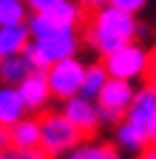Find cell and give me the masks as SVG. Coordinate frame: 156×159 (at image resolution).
<instances>
[{"instance_id": "obj_1", "label": "cell", "mask_w": 156, "mask_h": 159, "mask_svg": "<svg viewBox=\"0 0 156 159\" xmlns=\"http://www.w3.org/2000/svg\"><path fill=\"white\" fill-rule=\"evenodd\" d=\"M145 28L137 22V14H129L123 8H115V6H101L91 11L88 19V28L82 33V41L93 49L99 58H104L109 52L126 44V41H134L137 36H142Z\"/></svg>"}, {"instance_id": "obj_2", "label": "cell", "mask_w": 156, "mask_h": 159, "mask_svg": "<svg viewBox=\"0 0 156 159\" xmlns=\"http://www.w3.org/2000/svg\"><path fill=\"white\" fill-rule=\"evenodd\" d=\"M79 47H82V36L77 33V28H66V30L49 33L44 39H30V44L25 47V58L30 61L33 69L47 71L52 63L63 58L79 55Z\"/></svg>"}, {"instance_id": "obj_3", "label": "cell", "mask_w": 156, "mask_h": 159, "mask_svg": "<svg viewBox=\"0 0 156 159\" xmlns=\"http://www.w3.org/2000/svg\"><path fill=\"white\" fill-rule=\"evenodd\" d=\"M38 121H41V148H44L52 159L55 157H66L71 148H77V145L85 140V134H82L60 110L41 112Z\"/></svg>"}, {"instance_id": "obj_4", "label": "cell", "mask_w": 156, "mask_h": 159, "mask_svg": "<svg viewBox=\"0 0 156 159\" xmlns=\"http://www.w3.org/2000/svg\"><path fill=\"white\" fill-rule=\"evenodd\" d=\"M104 69L109 71V77L118 80H129V82H137V80L148 77V66H151V49L142 47L140 41H126L115 52H109L101 58Z\"/></svg>"}, {"instance_id": "obj_5", "label": "cell", "mask_w": 156, "mask_h": 159, "mask_svg": "<svg viewBox=\"0 0 156 159\" xmlns=\"http://www.w3.org/2000/svg\"><path fill=\"white\" fill-rule=\"evenodd\" d=\"M85 66L79 61V55H71V58H63L58 63H52L47 69V80L49 88H52V96L63 102L69 96H77L82 91V77H85Z\"/></svg>"}, {"instance_id": "obj_6", "label": "cell", "mask_w": 156, "mask_h": 159, "mask_svg": "<svg viewBox=\"0 0 156 159\" xmlns=\"http://www.w3.org/2000/svg\"><path fill=\"white\" fill-rule=\"evenodd\" d=\"M60 112L85 134V137L93 134L96 129L101 126V121H99V102L91 99V96H85V93L63 99L60 102Z\"/></svg>"}, {"instance_id": "obj_7", "label": "cell", "mask_w": 156, "mask_h": 159, "mask_svg": "<svg viewBox=\"0 0 156 159\" xmlns=\"http://www.w3.org/2000/svg\"><path fill=\"white\" fill-rule=\"evenodd\" d=\"M16 91H19V96H22V102H25V107H28L30 115L47 112V107L55 99L52 88H49V80H47V71H41V69H33L30 74L16 85Z\"/></svg>"}, {"instance_id": "obj_8", "label": "cell", "mask_w": 156, "mask_h": 159, "mask_svg": "<svg viewBox=\"0 0 156 159\" xmlns=\"http://www.w3.org/2000/svg\"><path fill=\"white\" fill-rule=\"evenodd\" d=\"M134 82H129V80H118V77H109L104 82V88H101V93L96 96V102H99V107H107V110H118L123 112L129 110V104H131V99H134Z\"/></svg>"}, {"instance_id": "obj_9", "label": "cell", "mask_w": 156, "mask_h": 159, "mask_svg": "<svg viewBox=\"0 0 156 159\" xmlns=\"http://www.w3.org/2000/svg\"><path fill=\"white\" fill-rule=\"evenodd\" d=\"M156 115V85H142L134 91V99H131V104H129V110H126V121H131V124H137V126L148 129L151 126V121H154Z\"/></svg>"}, {"instance_id": "obj_10", "label": "cell", "mask_w": 156, "mask_h": 159, "mask_svg": "<svg viewBox=\"0 0 156 159\" xmlns=\"http://www.w3.org/2000/svg\"><path fill=\"white\" fill-rule=\"evenodd\" d=\"M112 140L115 145L126 151V154H140L145 145L151 143V134H148V129L137 126V124H131V121H121V124H115V134H112Z\"/></svg>"}, {"instance_id": "obj_11", "label": "cell", "mask_w": 156, "mask_h": 159, "mask_svg": "<svg viewBox=\"0 0 156 159\" xmlns=\"http://www.w3.org/2000/svg\"><path fill=\"white\" fill-rule=\"evenodd\" d=\"M28 115V107L22 102V96L16 91V85H6L0 82V129L14 126L19 118Z\"/></svg>"}, {"instance_id": "obj_12", "label": "cell", "mask_w": 156, "mask_h": 159, "mask_svg": "<svg viewBox=\"0 0 156 159\" xmlns=\"http://www.w3.org/2000/svg\"><path fill=\"white\" fill-rule=\"evenodd\" d=\"M8 145H16V148H36V145H41V121H38V115L28 112L14 126H8Z\"/></svg>"}, {"instance_id": "obj_13", "label": "cell", "mask_w": 156, "mask_h": 159, "mask_svg": "<svg viewBox=\"0 0 156 159\" xmlns=\"http://www.w3.org/2000/svg\"><path fill=\"white\" fill-rule=\"evenodd\" d=\"M63 159H121V148L107 140H88L71 148Z\"/></svg>"}, {"instance_id": "obj_14", "label": "cell", "mask_w": 156, "mask_h": 159, "mask_svg": "<svg viewBox=\"0 0 156 159\" xmlns=\"http://www.w3.org/2000/svg\"><path fill=\"white\" fill-rule=\"evenodd\" d=\"M30 30L28 25H8V28H0V58L6 55H16V52H25V47L30 44Z\"/></svg>"}, {"instance_id": "obj_15", "label": "cell", "mask_w": 156, "mask_h": 159, "mask_svg": "<svg viewBox=\"0 0 156 159\" xmlns=\"http://www.w3.org/2000/svg\"><path fill=\"white\" fill-rule=\"evenodd\" d=\"M44 14H49V19L58 28H79L85 22V6L79 0H63L52 11H44Z\"/></svg>"}, {"instance_id": "obj_16", "label": "cell", "mask_w": 156, "mask_h": 159, "mask_svg": "<svg viewBox=\"0 0 156 159\" xmlns=\"http://www.w3.org/2000/svg\"><path fill=\"white\" fill-rule=\"evenodd\" d=\"M30 71H33V66L25 58V52L0 58V82H6V85H19Z\"/></svg>"}, {"instance_id": "obj_17", "label": "cell", "mask_w": 156, "mask_h": 159, "mask_svg": "<svg viewBox=\"0 0 156 159\" xmlns=\"http://www.w3.org/2000/svg\"><path fill=\"white\" fill-rule=\"evenodd\" d=\"M107 80H109V71L104 69L101 61L88 63V66H85V77H82V91H79V93L96 99V96L101 93V88H104V82H107Z\"/></svg>"}, {"instance_id": "obj_18", "label": "cell", "mask_w": 156, "mask_h": 159, "mask_svg": "<svg viewBox=\"0 0 156 159\" xmlns=\"http://www.w3.org/2000/svg\"><path fill=\"white\" fill-rule=\"evenodd\" d=\"M30 16L28 0H0V28L8 25H25Z\"/></svg>"}, {"instance_id": "obj_19", "label": "cell", "mask_w": 156, "mask_h": 159, "mask_svg": "<svg viewBox=\"0 0 156 159\" xmlns=\"http://www.w3.org/2000/svg\"><path fill=\"white\" fill-rule=\"evenodd\" d=\"M28 30H30L33 39H44V36H49V33L55 30H66V28H58L52 19H49V14H41V11H30V16H28Z\"/></svg>"}, {"instance_id": "obj_20", "label": "cell", "mask_w": 156, "mask_h": 159, "mask_svg": "<svg viewBox=\"0 0 156 159\" xmlns=\"http://www.w3.org/2000/svg\"><path fill=\"white\" fill-rule=\"evenodd\" d=\"M6 159H52L41 148V145H36V148H16V145H8L6 148Z\"/></svg>"}, {"instance_id": "obj_21", "label": "cell", "mask_w": 156, "mask_h": 159, "mask_svg": "<svg viewBox=\"0 0 156 159\" xmlns=\"http://www.w3.org/2000/svg\"><path fill=\"white\" fill-rule=\"evenodd\" d=\"M148 3H151V0H109V6L123 8V11H129V14H140Z\"/></svg>"}, {"instance_id": "obj_22", "label": "cell", "mask_w": 156, "mask_h": 159, "mask_svg": "<svg viewBox=\"0 0 156 159\" xmlns=\"http://www.w3.org/2000/svg\"><path fill=\"white\" fill-rule=\"evenodd\" d=\"M99 121H101V126H115V124H121V121H123V112L99 107Z\"/></svg>"}, {"instance_id": "obj_23", "label": "cell", "mask_w": 156, "mask_h": 159, "mask_svg": "<svg viewBox=\"0 0 156 159\" xmlns=\"http://www.w3.org/2000/svg\"><path fill=\"white\" fill-rule=\"evenodd\" d=\"M58 3H63V0H28V6H30V11H52Z\"/></svg>"}, {"instance_id": "obj_24", "label": "cell", "mask_w": 156, "mask_h": 159, "mask_svg": "<svg viewBox=\"0 0 156 159\" xmlns=\"http://www.w3.org/2000/svg\"><path fill=\"white\" fill-rule=\"evenodd\" d=\"M137 159H156V143H148L140 154H137Z\"/></svg>"}, {"instance_id": "obj_25", "label": "cell", "mask_w": 156, "mask_h": 159, "mask_svg": "<svg viewBox=\"0 0 156 159\" xmlns=\"http://www.w3.org/2000/svg\"><path fill=\"white\" fill-rule=\"evenodd\" d=\"M148 80H151V85H156V47L151 49V66H148Z\"/></svg>"}, {"instance_id": "obj_26", "label": "cell", "mask_w": 156, "mask_h": 159, "mask_svg": "<svg viewBox=\"0 0 156 159\" xmlns=\"http://www.w3.org/2000/svg\"><path fill=\"white\" fill-rule=\"evenodd\" d=\"M82 6H85V11H96V8H101V6H107L109 0H79Z\"/></svg>"}, {"instance_id": "obj_27", "label": "cell", "mask_w": 156, "mask_h": 159, "mask_svg": "<svg viewBox=\"0 0 156 159\" xmlns=\"http://www.w3.org/2000/svg\"><path fill=\"white\" fill-rule=\"evenodd\" d=\"M148 134H151V143H156V115L151 121V126H148Z\"/></svg>"}, {"instance_id": "obj_28", "label": "cell", "mask_w": 156, "mask_h": 159, "mask_svg": "<svg viewBox=\"0 0 156 159\" xmlns=\"http://www.w3.org/2000/svg\"><path fill=\"white\" fill-rule=\"evenodd\" d=\"M0 145L8 148V129H0Z\"/></svg>"}, {"instance_id": "obj_29", "label": "cell", "mask_w": 156, "mask_h": 159, "mask_svg": "<svg viewBox=\"0 0 156 159\" xmlns=\"http://www.w3.org/2000/svg\"><path fill=\"white\" fill-rule=\"evenodd\" d=\"M0 159H6V145H0Z\"/></svg>"}]
</instances>
